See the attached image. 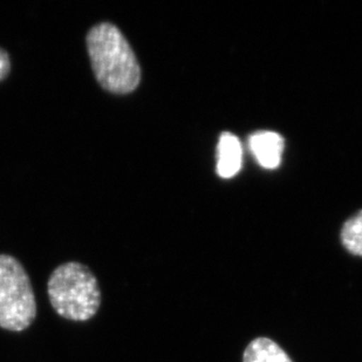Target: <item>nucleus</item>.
<instances>
[{"label":"nucleus","instance_id":"obj_1","mask_svg":"<svg viewBox=\"0 0 362 362\" xmlns=\"http://www.w3.org/2000/svg\"><path fill=\"white\" fill-rule=\"evenodd\" d=\"M86 45L93 72L103 89L128 94L140 85L136 54L117 25L110 21L94 25L86 35Z\"/></svg>","mask_w":362,"mask_h":362},{"label":"nucleus","instance_id":"obj_2","mask_svg":"<svg viewBox=\"0 0 362 362\" xmlns=\"http://www.w3.org/2000/svg\"><path fill=\"white\" fill-rule=\"evenodd\" d=\"M47 294L55 313L71 322H88L101 305L99 281L79 262L59 265L47 281Z\"/></svg>","mask_w":362,"mask_h":362},{"label":"nucleus","instance_id":"obj_3","mask_svg":"<svg viewBox=\"0 0 362 362\" xmlns=\"http://www.w3.org/2000/svg\"><path fill=\"white\" fill-rule=\"evenodd\" d=\"M37 318V301L31 279L23 264L0 255V327L10 332L28 329Z\"/></svg>","mask_w":362,"mask_h":362},{"label":"nucleus","instance_id":"obj_4","mask_svg":"<svg viewBox=\"0 0 362 362\" xmlns=\"http://www.w3.org/2000/svg\"><path fill=\"white\" fill-rule=\"evenodd\" d=\"M249 147L256 161L265 169H276L281 165L285 147L281 134L269 130L257 132L250 136Z\"/></svg>","mask_w":362,"mask_h":362},{"label":"nucleus","instance_id":"obj_5","mask_svg":"<svg viewBox=\"0 0 362 362\" xmlns=\"http://www.w3.org/2000/svg\"><path fill=\"white\" fill-rule=\"evenodd\" d=\"M243 164V149L236 135L223 133L217 146V174L222 178H231L240 173Z\"/></svg>","mask_w":362,"mask_h":362},{"label":"nucleus","instance_id":"obj_6","mask_svg":"<svg viewBox=\"0 0 362 362\" xmlns=\"http://www.w3.org/2000/svg\"><path fill=\"white\" fill-rule=\"evenodd\" d=\"M243 362H293L287 353L269 338H257L246 347Z\"/></svg>","mask_w":362,"mask_h":362},{"label":"nucleus","instance_id":"obj_7","mask_svg":"<svg viewBox=\"0 0 362 362\" xmlns=\"http://www.w3.org/2000/svg\"><path fill=\"white\" fill-rule=\"evenodd\" d=\"M341 242L349 252L362 257V210L342 226Z\"/></svg>","mask_w":362,"mask_h":362},{"label":"nucleus","instance_id":"obj_8","mask_svg":"<svg viewBox=\"0 0 362 362\" xmlns=\"http://www.w3.org/2000/svg\"><path fill=\"white\" fill-rule=\"evenodd\" d=\"M11 71L10 55L0 47V80L5 79Z\"/></svg>","mask_w":362,"mask_h":362}]
</instances>
